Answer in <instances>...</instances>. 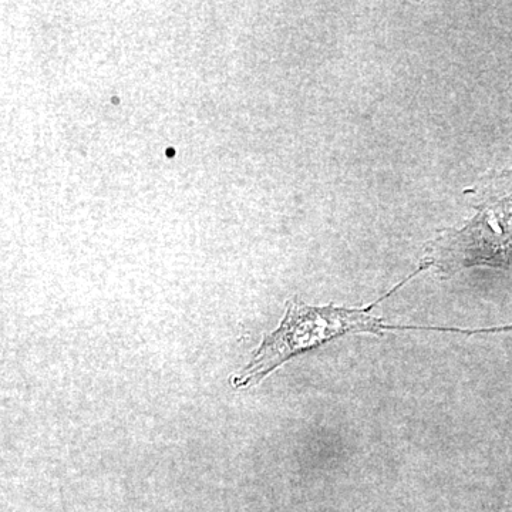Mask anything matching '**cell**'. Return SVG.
<instances>
[{"instance_id":"2","label":"cell","mask_w":512,"mask_h":512,"mask_svg":"<svg viewBox=\"0 0 512 512\" xmlns=\"http://www.w3.org/2000/svg\"><path fill=\"white\" fill-rule=\"evenodd\" d=\"M426 261L454 275L473 266L512 265V198L487 202L463 229L443 232L431 244Z\"/></svg>"},{"instance_id":"1","label":"cell","mask_w":512,"mask_h":512,"mask_svg":"<svg viewBox=\"0 0 512 512\" xmlns=\"http://www.w3.org/2000/svg\"><path fill=\"white\" fill-rule=\"evenodd\" d=\"M427 262H421L419 269L407 276L392 291L365 309L343 308L330 303L328 306H308L303 302H288V308L279 328L266 335L259 348L252 353L251 360L241 372L232 376L235 389H248L261 383L292 357L319 348L330 340L350 333H373L382 336L386 330L414 329L413 326L386 325L383 319L372 315L373 309L384 299L392 296L397 289L406 285L414 276L429 269Z\"/></svg>"}]
</instances>
